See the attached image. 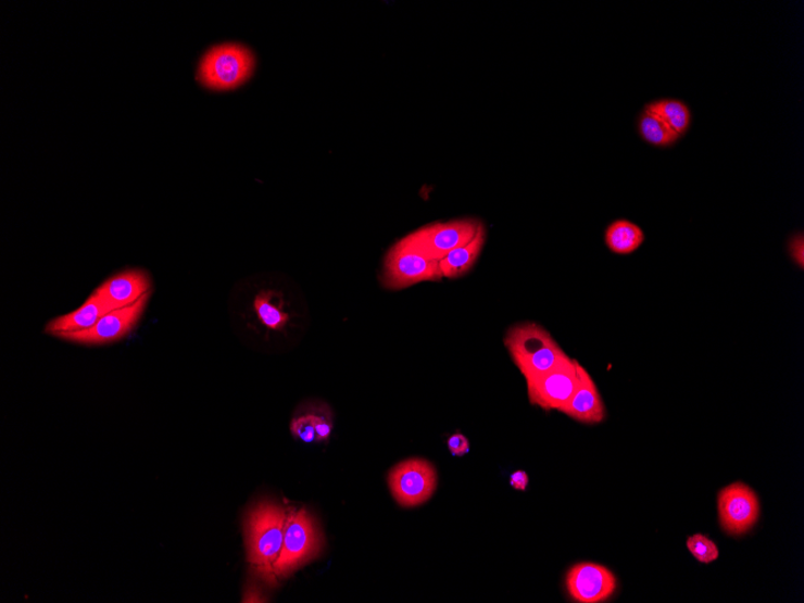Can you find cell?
Wrapping results in <instances>:
<instances>
[{
    "label": "cell",
    "mask_w": 804,
    "mask_h": 603,
    "mask_svg": "<svg viewBox=\"0 0 804 603\" xmlns=\"http://www.w3.org/2000/svg\"><path fill=\"white\" fill-rule=\"evenodd\" d=\"M293 437L306 443L327 441L332 431V424L328 417L309 413L300 416L290 424Z\"/></svg>",
    "instance_id": "cell-17"
},
{
    "label": "cell",
    "mask_w": 804,
    "mask_h": 603,
    "mask_svg": "<svg viewBox=\"0 0 804 603\" xmlns=\"http://www.w3.org/2000/svg\"><path fill=\"white\" fill-rule=\"evenodd\" d=\"M253 310L256 317L267 329L282 330L289 322V316L284 310L281 301L277 300L274 292H262L256 296L253 301Z\"/></svg>",
    "instance_id": "cell-18"
},
{
    "label": "cell",
    "mask_w": 804,
    "mask_h": 603,
    "mask_svg": "<svg viewBox=\"0 0 804 603\" xmlns=\"http://www.w3.org/2000/svg\"><path fill=\"white\" fill-rule=\"evenodd\" d=\"M645 109L653 111L654 114L664 120L679 137H682L690 126V111L679 100H658V102L648 104Z\"/></svg>",
    "instance_id": "cell-20"
},
{
    "label": "cell",
    "mask_w": 804,
    "mask_h": 603,
    "mask_svg": "<svg viewBox=\"0 0 804 603\" xmlns=\"http://www.w3.org/2000/svg\"><path fill=\"white\" fill-rule=\"evenodd\" d=\"M321 551L322 538L315 519L306 510L290 513L282 550L274 567L276 578L292 575L296 569L315 560Z\"/></svg>",
    "instance_id": "cell-4"
},
{
    "label": "cell",
    "mask_w": 804,
    "mask_h": 603,
    "mask_svg": "<svg viewBox=\"0 0 804 603\" xmlns=\"http://www.w3.org/2000/svg\"><path fill=\"white\" fill-rule=\"evenodd\" d=\"M510 485L516 490H527L529 486V475L525 472H516L511 475Z\"/></svg>",
    "instance_id": "cell-24"
},
{
    "label": "cell",
    "mask_w": 804,
    "mask_h": 603,
    "mask_svg": "<svg viewBox=\"0 0 804 603\" xmlns=\"http://www.w3.org/2000/svg\"><path fill=\"white\" fill-rule=\"evenodd\" d=\"M645 240L640 226L627 219L613 222L605 234L607 248L616 254L628 255L638 251Z\"/></svg>",
    "instance_id": "cell-16"
},
{
    "label": "cell",
    "mask_w": 804,
    "mask_h": 603,
    "mask_svg": "<svg viewBox=\"0 0 804 603\" xmlns=\"http://www.w3.org/2000/svg\"><path fill=\"white\" fill-rule=\"evenodd\" d=\"M687 547L692 556L702 564L716 562L720 555L718 545L702 533L690 536Z\"/></svg>",
    "instance_id": "cell-21"
},
{
    "label": "cell",
    "mask_w": 804,
    "mask_h": 603,
    "mask_svg": "<svg viewBox=\"0 0 804 603\" xmlns=\"http://www.w3.org/2000/svg\"><path fill=\"white\" fill-rule=\"evenodd\" d=\"M718 513L723 530L741 536L751 531L761 517V501L750 486L736 482L720 490Z\"/></svg>",
    "instance_id": "cell-10"
},
{
    "label": "cell",
    "mask_w": 804,
    "mask_h": 603,
    "mask_svg": "<svg viewBox=\"0 0 804 603\" xmlns=\"http://www.w3.org/2000/svg\"><path fill=\"white\" fill-rule=\"evenodd\" d=\"M792 261L803 269L804 267V239L803 234H796L794 238L790 240L789 246Z\"/></svg>",
    "instance_id": "cell-23"
},
{
    "label": "cell",
    "mask_w": 804,
    "mask_h": 603,
    "mask_svg": "<svg viewBox=\"0 0 804 603\" xmlns=\"http://www.w3.org/2000/svg\"><path fill=\"white\" fill-rule=\"evenodd\" d=\"M447 445H449V450L454 456H464L472 449L470 441L463 434L452 435L449 441H447Z\"/></svg>",
    "instance_id": "cell-22"
},
{
    "label": "cell",
    "mask_w": 804,
    "mask_h": 603,
    "mask_svg": "<svg viewBox=\"0 0 804 603\" xmlns=\"http://www.w3.org/2000/svg\"><path fill=\"white\" fill-rule=\"evenodd\" d=\"M481 223L475 218L434 223L409 234L400 242L430 260L440 262L447 254L470 241Z\"/></svg>",
    "instance_id": "cell-5"
},
{
    "label": "cell",
    "mask_w": 804,
    "mask_h": 603,
    "mask_svg": "<svg viewBox=\"0 0 804 603\" xmlns=\"http://www.w3.org/2000/svg\"><path fill=\"white\" fill-rule=\"evenodd\" d=\"M577 372L578 381L575 392L561 412L576 422L593 426V424L605 420L606 406L603 404L593 377L579 363Z\"/></svg>",
    "instance_id": "cell-12"
},
{
    "label": "cell",
    "mask_w": 804,
    "mask_h": 603,
    "mask_svg": "<svg viewBox=\"0 0 804 603\" xmlns=\"http://www.w3.org/2000/svg\"><path fill=\"white\" fill-rule=\"evenodd\" d=\"M487 231L483 223L479 225L475 237L447 254L443 260L439 262L440 271L443 277L457 278L466 275L470 272L476 264L479 255L485 248Z\"/></svg>",
    "instance_id": "cell-15"
},
{
    "label": "cell",
    "mask_w": 804,
    "mask_h": 603,
    "mask_svg": "<svg viewBox=\"0 0 804 603\" xmlns=\"http://www.w3.org/2000/svg\"><path fill=\"white\" fill-rule=\"evenodd\" d=\"M288 513L272 502H263L250 511L246 519L249 563L256 576L273 585L275 563L280 555Z\"/></svg>",
    "instance_id": "cell-1"
},
{
    "label": "cell",
    "mask_w": 804,
    "mask_h": 603,
    "mask_svg": "<svg viewBox=\"0 0 804 603\" xmlns=\"http://www.w3.org/2000/svg\"><path fill=\"white\" fill-rule=\"evenodd\" d=\"M440 264L400 241L389 250L385 261L384 280L386 288L405 289L422 282L442 280Z\"/></svg>",
    "instance_id": "cell-6"
},
{
    "label": "cell",
    "mask_w": 804,
    "mask_h": 603,
    "mask_svg": "<svg viewBox=\"0 0 804 603\" xmlns=\"http://www.w3.org/2000/svg\"><path fill=\"white\" fill-rule=\"evenodd\" d=\"M577 366L578 362L568 356L552 370L527 379L530 404L544 411H562L575 392L578 381Z\"/></svg>",
    "instance_id": "cell-8"
},
{
    "label": "cell",
    "mask_w": 804,
    "mask_h": 603,
    "mask_svg": "<svg viewBox=\"0 0 804 603\" xmlns=\"http://www.w3.org/2000/svg\"><path fill=\"white\" fill-rule=\"evenodd\" d=\"M253 52L241 43H221L201 59L198 80L214 91H229L248 81L253 74Z\"/></svg>",
    "instance_id": "cell-3"
},
{
    "label": "cell",
    "mask_w": 804,
    "mask_h": 603,
    "mask_svg": "<svg viewBox=\"0 0 804 603\" xmlns=\"http://www.w3.org/2000/svg\"><path fill=\"white\" fill-rule=\"evenodd\" d=\"M639 130L641 137L654 147H671L680 137L669 128L667 123L653 111L645 109L640 117Z\"/></svg>",
    "instance_id": "cell-19"
},
{
    "label": "cell",
    "mask_w": 804,
    "mask_h": 603,
    "mask_svg": "<svg viewBox=\"0 0 804 603\" xmlns=\"http://www.w3.org/2000/svg\"><path fill=\"white\" fill-rule=\"evenodd\" d=\"M568 595L579 603H601L617 590V578L607 567L595 563H580L568 569Z\"/></svg>",
    "instance_id": "cell-11"
},
{
    "label": "cell",
    "mask_w": 804,
    "mask_h": 603,
    "mask_svg": "<svg viewBox=\"0 0 804 603\" xmlns=\"http://www.w3.org/2000/svg\"><path fill=\"white\" fill-rule=\"evenodd\" d=\"M149 298L150 293L139 299L136 304L108 312L92 328L62 334L58 338L68 342L88 346L120 341L126 338L134 327L137 326L145 307L149 303Z\"/></svg>",
    "instance_id": "cell-9"
},
{
    "label": "cell",
    "mask_w": 804,
    "mask_h": 603,
    "mask_svg": "<svg viewBox=\"0 0 804 603\" xmlns=\"http://www.w3.org/2000/svg\"><path fill=\"white\" fill-rule=\"evenodd\" d=\"M505 344L525 381L552 370L568 359L550 331L538 323L516 324L507 331Z\"/></svg>",
    "instance_id": "cell-2"
},
{
    "label": "cell",
    "mask_w": 804,
    "mask_h": 603,
    "mask_svg": "<svg viewBox=\"0 0 804 603\" xmlns=\"http://www.w3.org/2000/svg\"><path fill=\"white\" fill-rule=\"evenodd\" d=\"M151 278L142 271H127L100 285L96 290L115 309L136 304L139 299L150 293Z\"/></svg>",
    "instance_id": "cell-13"
},
{
    "label": "cell",
    "mask_w": 804,
    "mask_h": 603,
    "mask_svg": "<svg viewBox=\"0 0 804 603\" xmlns=\"http://www.w3.org/2000/svg\"><path fill=\"white\" fill-rule=\"evenodd\" d=\"M388 485L400 506L417 507L434 495L438 486V474L432 464L417 457L392 468Z\"/></svg>",
    "instance_id": "cell-7"
},
{
    "label": "cell",
    "mask_w": 804,
    "mask_h": 603,
    "mask_svg": "<svg viewBox=\"0 0 804 603\" xmlns=\"http://www.w3.org/2000/svg\"><path fill=\"white\" fill-rule=\"evenodd\" d=\"M113 310L116 309L95 290L79 309L52 319L45 330L48 334L54 335V337H60L62 334L83 331L92 328L100 318Z\"/></svg>",
    "instance_id": "cell-14"
}]
</instances>
